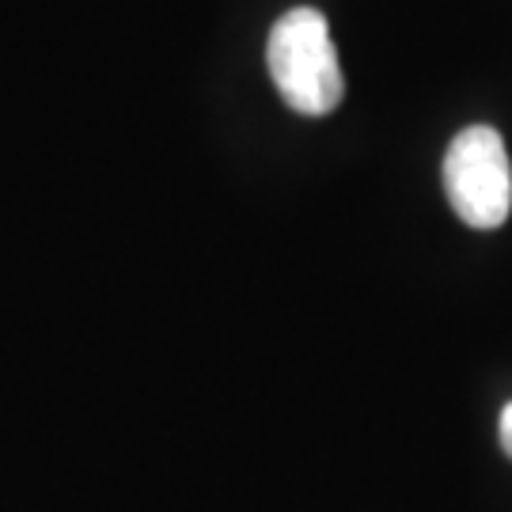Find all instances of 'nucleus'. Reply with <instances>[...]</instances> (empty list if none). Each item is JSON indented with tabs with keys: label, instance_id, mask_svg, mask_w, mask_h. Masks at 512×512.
Wrapping results in <instances>:
<instances>
[{
	"label": "nucleus",
	"instance_id": "f03ea898",
	"mask_svg": "<svg viewBox=\"0 0 512 512\" xmlns=\"http://www.w3.org/2000/svg\"><path fill=\"white\" fill-rule=\"evenodd\" d=\"M444 194L463 224L501 228L512 209V164L494 126H467L444 156Z\"/></svg>",
	"mask_w": 512,
	"mask_h": 512
},
{
	"label": "nucleus",
	"instance_id": "f257e3e1",
	"mask_svg": "<svg viewBox=\"0 0 512 512\" xmlns=\"http://www.w3.org/2000/svg\"><path fill=\"white\" fill-rule=\"evenodd\" d=\"M266 65L281 99L308 118H323L342 103L346 80L330 42L327 16L319 8H293L274 23Z\"/></svg>",
	"mask_w": 512,
	"mask_h": 512
},
{
	"label": "nucleus",
	"instance_id": "7ed1b4c3",
	"mask_svg": "<svg viewBox=\"0 0 512 512\" xmlns=\"http://www.w3.org/2000/svg\"><path fill=\"white\" fill-rule=\"evenodd\" d=\"M501 448L512 456V403L501 410Z\"/></svg>",
	"mask_w": 512,
	"mask_h": 512
}]
</instances>
